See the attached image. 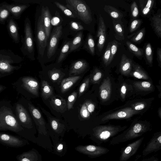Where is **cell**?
<instances>
[{
	"mask_svg": "<svg viewBox=\"0 0 161 161\" xmlns=\"http://www.w3.org/2000/svg\"><path fill=\"white\" fill-rule=\"evenodd\" d=\"M132 75L135 77L141 79H148L149 76L138 65L133 64Z\"/></svg>",
	"mask_w": 161,
	"mask_h": 161,
	"instance_id": "4dcf8cb0",
	"label": "cell"
},
{
	"mask_svg": "<svg viewBox=\"0 0 161 161\" xmlns=\"http://www.w3.org/2000/svg\"><path fill=\"white\" fill-rule=\"evenodd\" d=\"M28 130L19 122L11 102L5 100L0 101V131H10L28 140H31Z\"/></svg>",
	"mask_w": 161,
	"mask_h": 161,
	"instance_id": "6da1fadb",
	"label": "cell"
},
{
	"mask_svg": "<svg viewBox=\"0 0 161 161\" xmlns=\"http://www.w3.org/2000/svg\"><path fill=\"white\" fill-rule=\"evenodd\" d=\"M80 114L81 117L85 119H86L90 116V113L87 110L85 103L82 106L80 110Z\"/></svg>",
	"mask_w": 161,
	"mask_h": 161,
	"instance_id": "f907efd6",
	"label": "cell"
},
{
	"mask_svg": "<svg viewBox=\"0 0 161 161\" xmlns=\"http://www.w3.org/2000/svg\"><path fill=\"white\" fill-rule=\"evenodd\" d=\"M161 149V133H155L143 150L144 156L153 152H157Z\"/></svg>",
	"mask_w": 161,
	"mask_h": 161,
	"instance_id": "2e32d148",
	"label": "cell"
},
{
	"mask_svg": "<svg viewBox=\"0 0 161 161\" xmlns=\"http://www.w3.org/2000/svg\"><path fill=\"white\" fill-rule=\"evenodd\" d=\"M95 45L93 37L92 35L89 33L86 37L85 47L92 55L95 53Z\"/></svg>",
	"mask_w": 161,
	"mask_h": 161,
	"instance_id": "e575fe53",
	"label": "cell"
},
{
	"mask_svg": "<svg viewBox=\"0 0 161 161\" xmlns=\"http://www.w3.org/2000/svg\"><path fill=\"white\" fill-rule=\"evenodd\" d=\"M87 109L89 112L92 113L94 110L95 106L90 101H87L85 102Z\"/></svg>",
	"mask_w": 161,
	"mask_h": 161,
	"instance_id": "11a10c76",
	"label": "cell"
},
{
	"mask_svg": "<svg viewBox=\"0 0 161 161\" xmlns=\"http://www.w3.org/2000/svg\"><path fill=\"white\" fill-rule=\"evenodd\" d=\"M6 88V86L0 84V93L5 90Z\"/></svg>",
	"mask_w": 161,
	"mask_h": 161,
	"instance_id": "91938a15",
	"label": "cell"
},
{
	"mask_svg": "<svg viewBox=\"0 0 161 161\" xmlns=\"http://www.w3.org/2000/svg\"><path fill=\"white\" fill-rule=\"evenodd\" d=\"M137 113L133 108L127 107L119 111L108 114L102 119V121L114 119H127Z\"/></svg>",
	"mask_w": 161,
	"mask_h": 161,
	"instance_id": "e0dca14e",
	"label": "cell"
},
{
	"mask_svg": "<svg viewBox=\"0 0 161 161\" xmlns=\"http://www.w3.org/2000/svg\"><path fill=\"white\" fill-rule=\"evenodd\" d=\"M90 81L89 78H86L80 85L79 90V97H80L86 90Z\"/></svg>",
	"mask_w": 161,
	"mask_h": 161,
	"instance_id": "7dc6e473",
	"label": "cell"
},
{
	"mask_svg": "<svg viewBox=\"0 0 161 161\" xmlns=\"http://www.w3.org/2000/svg\"><path fill=\"white\" fill-rule=\"evenodd\" d=\"M139 7L142 14L144 16L148 15L151 11L154 5V0H140Z\"/></svg>",
	"mask_w": 161,
	"mask_h": 161,
	"instance_id": "f1b7e54d",
	"label": "cell"
},
{
	"mask_svg": "<svg viewBox=\"0 0 161 161\" xmlns=\"http://www.w3.org/2000/svg\"><path fill=\"white\" fill-rule=\"evenodd\" d=\"M106 30L104 19L101 15L100 14L97 35L98 38L97 47L100 52L102 51L104 46L106 38Z\"/></svg>",
	"mask_w": 161,
	"mask_h": 161,
	"instance_id": "d6986e66",
	"label": "cell"
},
{
	"mask_svg": "<svg viewBox=\"0 0 161 161\" xmlns=\"http://www.w3.org/2000/svg\"><path fill=\"white\" fill-rule=\"evenodd\" d=\"M35 34L38 56L42 57L47 45L48 38L40 16L39 17L36 24Z\"/></svg>",
	"mask_w": 161,
	"mask_h": 161,
	"instance_id": "ba28073f",
	"label": "cell"
},
{
	"mask_svg": "<svg viewBox=\"0 0 161 161\" xmlns=\"http://www.w3.org/2000/svg\"><path fill=\"white\" fill-rule=\"evenodd\" d=\"M54 3L55 5L60 9L66 15L72 18H76L73 13L67 7L57 2H55Z\"/></svg>",
	"mask_w": 161,
	"mask_h": 161,
	"instance_id": "7bdbcfd3",
	"label": "cell"
},
{
	"mask_svg": "<svg viewBox=\"0 0 161 161\" xmlns=\"http://www.w3.org/2000/svg\"><path fill=\"white\" fill-rule=\"evenodd\" d=\"M151 25L155 33L159 37H161V14L158 11L151 17Z\"/></svg>",
	"mask_w": 161,
	"mask_h": 161,
	"instance_id": "484cf974",
	"label": "cell"
},
{
	"mask_svg": "<svg viewBox=\"0 0 161 161\" xmlns=\"http://www.w3.org/2000/svg\"><path fill=\"white\" fill-rule=\"evenodd\" d=\"M113 23L115 32V38L119 41L124 40V31L122 23L120 20H113Z\"/></svg>",
	"mask_w": 161,
	"mask_h": 161,
	"instance_id": "83f0119b",
	"label": "cell"
},
{
	"mask_svg": "<svg viewBox=\"0 0 161 161\" xmlns=\"http://www.w3.org/2000/svg\"><path fill=\"white\" fill-rule=\"evenodd\" d=\"M41 94L44 99H47L50 97L53 94V89L47 81L42 80L41 85Z\"/></svg>",
	"mask_w": 161,
	"mask_h": 161,
	"instance_id": "1f68e13d",
	"label": "cell"
},
{
	"mask_svg": "<svg viewBox=\"0 0 161 161\" xmlns=\"http://www.w3.org/2000/svg\"><path fill=\"white\" fill-rule=\"evenodd\" d=\"M7 28L9 36L15 43H19L20 37L19 34V27L15 19L10 15L7 20Z\"/></svg>",
	"mask_w": 161,
	"mask_h": 161,
	"instance_id": "ac0fdd59",
	"label": "cell"
},
{
	"mask_svg": "<svg viewBox=\"0 0 161 161\" xmlns=\"http://www.w3.org/2000/svg\"><path fill=\"white\" fill-rule=\"evenodd\" d=\"M111 91V82L109 77L105 79L99 88V92L101 98L107 100L109 98Z\"/></svg>",
	"mask_w": 161,
	"mask_h": 161,
	"instance_id": "cb8c5ba5",
	"label": "cell"
},
{
	"mask_svg": "<svg viewBox=\"0 0 161 161\" xmlns=\"http://www.w3.org/2000/svg\"><path fill=\"white\" fill-rule=\"evenodd\" d=\"M102 76V73L99 70L96 69L94 71L90 80L91 82L93 83H97L101 78Z\"/></svg>",
	"mask_w": 161,
	"mask_h": 161,
	"instance_id": "c3c4849f",
	"label": "cell"
},
{
	"mask_svg": "<svg viewBox=\"0 0 161 161\" xmlns=\"http://www.w3.org/2000/svg\"><path fill=\"white\" fill-rule=\"evenodd\" d=\"M48 74L49 78L53 82L57 81L64 75V74L60 70L55 68L49 70Z\"/></svg>",
	"mask_w": 161,
	"mask_h": 161,
	"instance_id": "d590c367",
	"label": "cell"
},
{
	"mask_svg": "<svg viewBox=\"0 0 161 161\" xmlns=\"http://www.w3.org/2000/svg\"><path fill=\"white\" fill-rule=\"evenodd\" d=\"M40 16L43 26L48 39L51 28V17L49 9L47 6L42 7Z\"/></svg>",
	"mask_w": 161,
	"mask_h": 161,
	"instance_id": "44dd1931",
	"label": "cell"
},
{
	"mask_svg": "<svg viewBox=\"0 0 161 161\" xmlns=\"http://www.w3.org/2000/svg\"><path fill=\"white\" fill-rule=\"evenodd\" d=\"M149 127L141 123H137L121 134L113 138L109 142L110 145H115L138 137L148 131Z\"/></svg>",
	"mask_w": 161,
	"mask_h": 161,
	"instance_id": "277c9868",
	"label": "cell"
},
{
	"mask_svg": "<svg viewBox=\"0 0 161 161\" xmlns=\"http://www.w3.org/2000/svg\"><path fill=\"white\" fill-rule=\"evenodd\" d=\"M70 26L73 30L75 31H79L84 29L83 27L80 24L75 21H71Z\"/></svg>",
	"mask_w": 161,
	"mask_h": 161,
	"instance_id": "f5cc1de1",
	"label": "cell"
},
{
	"mask_svg": "<svg viewBox=\"0 0 161 161\" xmlns=\"http://www.w3.org/2000/svg\"><path fill=\"white\" fill-rule=\"evenodd\" d=\"M126 91V89L125 86L124 85L122 86L120 89V95L123 99L125 97Z\"/></svg>",
	"mask_w": 161,
	"mask_h": 161,
	"instance_id": "680465c9",
	"label": "cell"
},
{
	"mask_svg": "<svg viewBox=\"0 0 161 161\" xmlns=\"http://www.w3.org/2000/svg\"><path fill=\"white\" fill-rule=\"evenodd\" d=\"M62 34L61 25L56 27L53 30L48 43L47 57L51 58L55 53L59 38Z\"/></svg>",
	"mask_w": 161,
	"mask_h": 161,
	"instance_id": "7c38bea8",
	"label": "cell"
},
{
	"mask_svg": "<svg viewBox=\"0 0 161 161\" xmlns=\"http://www.w3.org/2000/svg\"><path fill=\"white\" fill-rule=\"evenodd\" d=\"M52 108L57 112H64L66 106L65 100L60 97L55 96L52 98L50 101Z\"/></svg>",
	"mask_w": 161,
	"mask_h": 161,
	"instance_id": "d4e9b609",
	"label": "cell"
},
{
	"mask_svg": "<svg viewBox=\"0 0 161 161\" xmlns=\"http://www.w3.org/2000/svg\"><path fill=\"white\" fill-rule=\"evenodd\" d=\"M13 106L16 118L21 125L28 130L32 129L33 125L32 119L24 105L19 101Z\"/></svg>",
	"mask_w": 161,
	"mask_h": 161,
	"instance_id": "9c48e42d",
	"label": "cell"
},
{
	"mask_svg": "<svg viewBox=\"0 0 161 161\" xmlns=\"http://www.w3.org/2000/svg\"><path fill=\"white\" fill-rule=\"evenodd\" d=\"M80 76L69 77L64 79L61 84V90L62 93H64L75 83L80 78Z\"/></svg>",
	"mask_w": 161,
	"mask_h": 161,
	"instance_id": "4316f807",
	"label": "cell"
},
{
	"mask_svg": "<svg viewBox=\"0 0 161 161\" xmlns=\"http://www.w3.org/2000/svg\"><path fill=\"white\" fill-rule=\"evenodd\" d=\"M131 16L133 18H136L139 15V9L136 2L134 1L131 4L130 6Z\"/></svg>",
	"mask_w": 161,
	"mask_h": 161,
	"instance_id": "816d5d0a",
	"label": "cell"
},
{
	"mask_svg": "<svg viewBox=\"0 0 161 161\" xmlns=\"http://www.w3.org/2000/svg\"><path fill=\"white\" fill-rule=\"evenodd\" d=\"M28 108L37 126L39 133L46 135L47 134L44 119L39 110L31 103H28Z\"/></svg>",
	"mask_w": 161,
	"mask_h": 161,
	"instance_id": "4fadbf2b",
	"label": "cell"
},
{
	"mask_svg": "<svg viewBox=\"0 0 161 161\" xmlns=\"http://www.w3.org/2000/svg\"><path fill=\"white\" fill-rule=\"evenodd\" d=\"M70 42L71 41H67L64 43L57 60V63H59L62 61L69 53Z\"/></svg>",
	"mask_w": 161,
	"mask_h": 161,
	"instance_id": "836d02e7",
	"label": "cell"
},
{
	"mask_svg": "<svg viewBox=\"0 0 161 161\" xmlns=\"http://www.w3.org/2000/svg\"><path fill=\"white\" fill-rule=\"evenodd\" d=\"M124 128L112 125H101L93 129L92 140L98 145L108 142L109 139L124 130Z\"/></svg>",
	"mask_w": 161,
	"mask_h": 161,
	"instance_id": "5b68a950",
	"label": "cell"
},
{
	"mask_svg": "<svg viewBox=\"0 0 161 161\" xmlns=\"http://www.w3.org/2000/svg\"><path fill=\"white\" fill-rule=\"evenodd\" d=\"M132 60L125 54H123L120 63L119 70L124 75H127L130 74L132 69Z\"/></svg>",
	"mask_w": 161,
	"mask_h": 161,
	"instance_id": "7402d4cb",
	"label": "cell"
},
{
	"mask_svg": "<svg viewBox=\"0 0 161 161\" xmlns=\"http://www.w3.org/2000/svg\"><path fill=\"white\" fill-rule=\"evenodd\" d=\"M144 139L143 137L128 144L122 148L119 161H127L134 155L139 149Z\"/></svg>",
	"mask_w": 161,
	"mask_h": 161,
	"instance_id": "5bb4252c",
	"label": "cell"
},
{
	"mask_svg": "<svg viewBox=\"0 0 161 161\" xmlns=\"http://www.w3.org/2000/svg\"><path fill=\"white\" fill-rule=\"evenodd\" d=\"M126 44L131 52L138 58H141L143 54V51L142 48H139L129 41H127Z\"/></svg>",
	"mask_w": 161,
	"mask_h": 161,
	"instance_id": "f35d334b",
	"label": "cell"
},
{
	"mask_svg": "<svg viewBox=\"0 0 161 161\" xmlns=\"http://www.w3.org/2000/svg\"><path fill=\"white\" fill-rule=\"evenodd\" d=\"M145 106V104L141 102L138 103L134 105L133 108L136 111L144 109Z\"/></svg>",
	"mask_w": 161,
	"mask_h": 161,
	"instance_id": "db71d44e",
	"label": "cell"
},
{
	"mask_svg": "<svg viewBox=\"0 0 161 161\" xmlns=\"http://www.w3.org/2000/svg\"><path fill=\"white\" fill-rule=\"evenodd\" d=\"M111 46L110 48V58L109 60V64L111 62L116 54L119 46V42L116 41L114 40L111 42Z\"/></svg>",
	"mask_w": 161,
	"mask_h": 161,
	"instance_id": "bcb514c9",
	"label": "cell"
},
{
	"mask_svg": "<svg viewBox=\"0 0 161 161\" xmlns=\"http://www.w3.org/2000/svg\"><path fill=\"white\" fill-rule=\"evenodd\" d=\"M49 121L53 129L58 133L61 132L64 129V125L62 124L58 119L50 118Z\"/></svg>",
	"mask_w": 161,
	"mask_h": 161,
	"instance_id": "8d00e7d4",
	"label": "cell"
},
{
	"mask_svg": "<svg viewBox=\"0 0 161 161\" xmlns=\"http://www.w3.org/2000/svg\"><path fill=\"white\" fill-rule=\"evenodd\" d=\"M23 61L22 57L10 50H0V73L5 76L13 73L22 66L21 64L14 65L13 64H19Z\"/></svg>",
	"mask_w": 161,
	"mask_h": 161,
	"instance_id": "7a4b0ae2",
	"label": "cell"
},
{
	"mask_svg": "<svg viewBox=\"0 0 161 161\" xmlns=\"http://www.w3.org/2000/svg\"><path fill=\"white\" fill-rule=\"evenodd\" d=\"M12 85L17 92L21 94L25 91L35 96H38L39 83L32 77H21Z\"/></svg>",
	"mask_w": 161,
	"mask_h": 161,
	"instance_id": "52a82bcc",
	"label": "cell"
},
{
	"mask_svg": "<svg viewBox=\"0 0 161 161\" xmlns=\"http://www.w3.org/2000/svg\"><path fill=\"white\" fill-rule=\"evenodd\" d=\"M111 42H109L103 57V60L104 64L106 66L109 64V60L110 58Z\"/></svg>",
	"mask_w": 161,
	"mask_h": 161,
	"instance_id": "ee69618b",
	"label": "cell"
},
{
	"mask_svg": "<svg viewBox=\"0 0 161 161\" xmlns=\"http://www.w3.org/2000/svg\"><path fill=\"white\" fill-rule=\"evenodd\" d=\"M78 92H74L68 98L67 101V107L68 110L73 108V105L77 98Z\"/></svg>",
	"mask_w": 161,
	"mask_h": 161,
	"instance_id": "f6af8a7d",
	"label": "cell"
},
{
	"mask_svg": "<svg viewBox=\"0 0 161 161\" xmlns=\"http://www.w3.org/2000/svg\"><path fill=\"white\" fill-rule=\"evenodd\" d=\"M157 60L158 63V66L161 67V49L158 47L157 51Z\"/></svg>",
	"mask_w": 161,
	"mask_h": 161,
	"instance_id": "9f6ffc18",
	"label": "cell"
},
{
	"mask_svg": "<svg viewBox=\"0 0 161 161\" xmlns=\"http://www.w3.org/2000/svg\"><path fill=\"white\" fill-rule=\"evenodd\" d=\"M145 32V28H142V29L138 31L136 33H135L131 36L128 37L129 38H130V40L133 42H139L143 38Z\"/></svg>",
	"mask_w": 161,
	"mask_h": 161,
	"instance_id": "ab89813d",
	"label": "cell"
},
{
	"mask_svg": "<svg viewBox=\"0 0 161 161\" xmlns=\"http://www.w3.org/2000/svg\"><path fill=\"white\" fill-rule=\"evenodd\" d=\"M24 36H20L22 43L20 49L23 55L32 61L35 60V48L33 32L29 18L24 21Z\"/></svg>",
	"mask_w": 161,
	"mask_h": 161,
	"instance_id": "3957f363",
	"label": "cell"
},
{
	"mask_svg": "<svg viewBox=\"0 0 161 161\" xmlns=\"http://www.w3.org/2000/svg\"><path fill=\"white\" fill-rule=\"evenodd\" d=\"M30 5V4L18 3L9 4L6 2L0 3V6L6 8L13 18L17 19L20 18L22 14Z\"/></svg>",
	"mask_w": 161,
	"mask_h": 161,
	"instance_id": "9a60e30c",
	"label": "cell"
},
{
	"mask_svg": "<svg viewBox=\"0 0 161 161\" xmlns=\"http://www.w3.org/2000/svg\"><path fill=\"white\" fill-rule=\"evenodd\" d=\"M16 159L17 161H42V156L34 148L18 155Z\"/></svg>",
	"mask_w": 161,
	"mask_h": 161,
	"instance_id": "ffe728a7",
	"label": "cell"
},
{
	"mask_svg": "<svg viewBox=\"0 0 161 161\" xmlns=\"http://www.w3.org/2000/svg\"><path fill=\"white\" fill-rule=\"evenodd\" d=\"M64 149V145L62 143H58L55 147V151L57 153H61Z\"/></svg>",
	"mask_w": 161,
	"mask_h": 161,
	"instance_id": "6f0895ef",
	"label": "cell"
},
{
	"mask_svg": "<svg viewBox=\"0 0 161 161\" xmlns=\"http://www.w3.org/2000/svg\"><path fill=\"white\" fill-rule=\"evenodd\" d=\"M67 7L76 18L88 24L92 21L91 13L86 3L80 0H66Z\"/></svg>",
	"mask_w": 161,
	"mask_h": 161,
	"instance_id": "8992f818",
	"label": "cell"
},
{
	"mask_svg": "<svg viewBox=\"0 0 161 161\" xmlns=\"http://www.w3.org/2000/svg\"><path fill=\"white\" fill-rule=\"evenodd\" d=\"M145 53L147 62L152 65L153 62V51L151 45L149 43H148L146 46Z\"/></svg>",
	"mask_w": 161,
	"mask_h": 161,
	"instance_id": "60d3db41",
	"label": "cell"
},
{
	"mask_svg": "<svg viewBox=\"0 0 161 161\" xmlns=\"http://www.w3.org/2000/svg\"><path fill=\"white\" fill-rule=\"evenodd\" d=\"M5 76L1 73H0V78L1 77L4 76Z\"/></svg>",
	"mask_w": 161,
	"mask_h": 161,
	"instance_id": "6125c7cd",
	"label": "cell"
},
{
	"mask_svg": "<svg viewBox=\"0 0 161 161\" xmlns=\"http://www.w3.org/2000/svg\"><path fill=\"white\" fill-rule=\"evenodd\" d=\"M75 149L80 153L91 158L100 157L109 151V149L107 148L92 145H79L75 147Z\"/></svg>",
	"mask_w": 161,
	"mask_h": 161,
	"instance_id": "8fae6325",
	"label": "cell"
},
{
	"mask_svg": "<svg viewBox=\"0 0 161 161\" xmlns=\"http://www.w3.org/2000/svg\"><path fill=\"white\" fill-rule=\"evenodd\" d=\"M146 161H158V159L157 158H151L150 160Z\"/></svg>",
	"mask_w": 161,
	"mask_h": 161,
	"instance_id": "94428289",
	"label": "cell"
},
{
	"mask_svg": "<svg viewBox=\"0 0 161 161\" xmlns=\"http://www.w3.org/2000/svg\"><path fill=\"white\" fill-rule=\"evenodd\" d=\"M134 85L137 89L143 91H150L153 88L152 85L148 81L135 82Z\"/></svg>",
	"mask_w": 161,
	"mask_h": 161,
	"instance_id": "74e56055",
	"label": "cell"
},
{
	"mask_svg": "<svg viewBox=\"0 0 161 161\" xmlns=\"http://www.w3.org/2000/svg\"><path fill=\"white\" fill-rule=\"evenodd\" d=\"M0 144L13 148H19L29 144L28 140L16 136L0 131Z\"/></svg>",
	"mask_w": 161,
	"mask_h": 161,
	"instance_id": "30bf717a",
	"label": "cell"
},
{
	"mask_svg": "<svg viewBox=\"0 0 161 161\" xmlns=\"http://www.w3.org/2000/svg\"><path fill=\"white\" fill-rule=\"evenodd\" d=\"M82 39L83 33L80 31L76 35L72 40L71 41L69 53L74 51L78 48L81 43Z\"/></svg>",
	"mask_w": 161,
	"mask_h": 161,
	"instance_id": "d6a6232c",
	"label": "cell"
},
{
	"mask_svg": "<svg viewBox=\"0 0 161 161\" xmlns=\"http://www.w3.org/2000/svg\"><path fill=\"white\" fill-rule=\"evenodd\" d=\"M142 22V20L135 19L131 23L130 26V31L132 33L135 31L140 25Z\"/></svg>",
	"mask_w": 161,
	"mask_h": 161,
	"instance_id": "681fc988",
	"label": "cell"
},
{
	"mask_svg": "<svg viewBox=\"0 0 161 161\" xmlns=\"http://www.w3.org/2000/svg\"><path fill=\"white\" fill-rule=\"evenodd\" d=\"M9 11L5 8L0 6V23L4 25L10 16Z\"/></svg>",
	"mask_w": 161,
	"mask_h": 161,
	"instance_id": "b9f144b4",
	"label": "cell"
},
{
	"mask_svg": "<svg viewBox=\"0 0 161 161\" xmlns=\"http://www.w3.org/2000/svg\"><path fill=\"white\" fill-rule=\"evenodd\" d=\"M88 66L87 62L83 60H79L74 62L72 64L69 71L70 75H76L82 73Z\"/></svg>",
	"mask_w": 161,
	"mask_h": 161,
	"instance_id": "603a6c76",
	"label": "cell"
},
{
	"mask_svg": "<svg viewBox=\"0 0 161 161\" xmlns=\"http://www.w3.org/2000/svg\"><path fill=\"white\" fill-rule=\"evenodd\" d=\"M104 10L113 19V20H120L123 16V14L119 10L109 5H105Z\"/></svg>",
	"mask_w": 161,
	"mask_h": 161,
	"instance_id": "f546056e",
	"label": "cell"
}]
</instances>
